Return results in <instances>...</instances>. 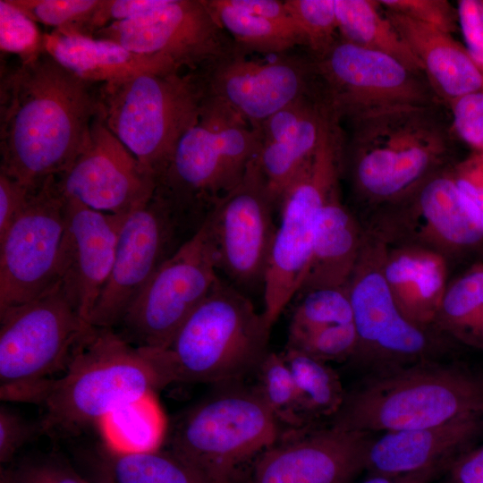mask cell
Returning a JSON list of instances; mask_svg holds the SVG:
<instances>
[{
	"label": "cell",
	"mask_w": 483,
	"mask_h": 483,
	"mask_svg": "<svg viewBox=\"0 0 483 483\" xmlns=\"http://www.w3.org/2000/svg\"><path fill=\"white\" fill-rule=\"evenodd\" d=\"M97 114V89L48 54L2 72L0 174L32 190L72 164Z\"/></svg>",
	"instance_id": "obj_1"
},
{
	"label": "cell",
	"mask_w": 483,
	"mask_h": 483,
	"mask_svg": "<svg viewBox=\"0 0 483 483\" xmlns=\"http://www.w3.org/2000/svg\"><path fill=\"white\" fill-rule=\"evenodd\" d=\"M163 387L150 349L130 344L114 328L92 326L44 395L40 434L75 436Z\"/></svg>",
	"instance_id": "obj_2"
},
{
	"label": "cell",
	"mask_w": 483,
	"mask_h": 483,
	"mask_svg": "<svg viewBox=\"0 0 483 483\" xmlns=\"http://www.w3.org/2000/svg\"><path fill=\"white\" fill-rule=\"evenodd\" d=\"M483 417V375L429 360L371 372L345 393L334 428L400 431Z\"/></svg>",
	"instance_id": "obj_3"
},
{
	"label": "cell",
	"mask_w": 483,
	"mask_h": 483,
	"mask_svg": "<svg viewBox=\"0 0 483 483\" xmlns=\"http://www.w3.org/2000/svg\"><path fill=\"white\" fill-rule=\"evenodd\" d=\"M438 107L400 108L352 123L344 155L360 199L394 204L448 165L452 131Z\"/></svg>",
	"instance_id": "obj_4"
},
{
	"label": "cell",
	"mask_w": 483,
	"mask_h": 483,
	"mask_svg": "<svg viewBox=\"0 0 483 483\" xmlns=\"http://www.w3.org/2000/svg\"><path fill=\"white\" fill-rule=\"evenodd\" d=\"M270 329L252 301L219 278L161 349L169 385L227 384L257 370L269 352Z\"/></svg>",
	"instance_id": "obj_5"
},
{
	"label": "cell",
	"mask_w": 483,
	"mask_h": 483,
	"mask_svg": "<svg viewBox=\"0 0 483 483\" xmlns=\"http://www.w3.org/2000/svg\"><path fill=\"white\" fill-rule=\"evenodd\" d=\"M206 97L203 74L144 72L100 84L97 115L158 183L179 140L197 123Z\"/></svg>",
	"instance_id": "obj_6"
},
{
	"label": "cell",
	"mask_w": 483,
	"mask_h": 483,
	"mask_svg": "<svg viewBox=\"0 0 483 483\" xmlns=\"http://www.w3.org/2000/svg\"><path fill=\"white\" fill-rule=\"evenodd\" d=\"M259 147L258 131L207 94L197 123L179 140L157 189L203 222L241 182Z\"/></svg>",
	"instance_id": "obj_7"
},
{
	"label": "cell",
	"mask_w": 483,
	"mask_h": 483,
	"mask_svg": "<svg viewBox=\"0 0 483 483\" xmlns=\"http://www.w3.org/2000/svg\"><path fill=\"white\" fill-rule=\"evenodd\" d=\"M278 435V420L258 388H232L191 409L174 427L168 451L208 483H240Z\"/></svg>",
	"instance_id": "obj_8"
},
{
	"label": "cell",
	"mask_w": 483,
	"mask_h": 483,
	"mask_svg": "<svg viewBox=\"0 0 483 483\" xmlns=\"http://www.w3.org/2000/svg\"><path fill=\"white\" fill-rule=\"evenodd\" d=\"M92 326L57 284L0 312V398L40 403Z\"/></svg>",
	"instance_id": "obj_9"
},
{
	"label": "cell",
	"mask_w": 483,
	"mask_h": 483,
	"mask_svg": "<svg viewBox=\"0 0 483 483\" xmlns=\"http://www.w3.org/2000/svg\"><path fill=\"white\" fill-rule=\"evenodd\" d=\"M344 151L340 123L326 119L313 156L282 196L280 224L263 282L262 313L271 327L303 283L318 215L339 187Z\"/></svg>",
	"instance_id": "obj_10"
},
{
	"label": "cell",
	"mask_w": 483,
	"mask_h": 483,
	"mask_svg": "<svg viewBox=\"0 0 483 483\" xmlns=\"http://www.w3.org/2000/svg\"><path fill=\"white\" fill-rule=\"evenodd\" d=\"M215 242L207 216L156 272L114 328L127 343L165 349L219 279Z\"/></svg>",
	"instance_id": "obj_11"
},
{
	"label": "cell",
	"mask_w": 483,
	"mask_h": 483,
	"mask_svg": "<svg viewBox=\"0 0 483 483\" xmlns=\"http://www.w3.org/2000/svg\"><path fill=\"white\" fill-rule=\"evenodd\" d=\"M312 62L323 99L339 122L346 118L353 123L391 110L443 104L424 74L341 38Z\"/></svg>",
	"instance_id": "obj_12"
},
{
	"label": "cell",
	"mask_w": 483,
	"mask_h": 483,
	"mask_svg": "<svg viewBox=\"0 0 483 483\" xmlns=\"http://www.w3.org/2000/svg\"><path fill=\"white\" fill-rule=\"evenodd\" d=\"M201 224L156 189L142 207L128 214L121 226L108 281L89 324L114 328L160 267Z\"/></svg>",
	"instance_id": "obj_13"
},
{
	"label": "cell",
	"mask_w": 483,
	"mask_h": 483,
	"mask_svg": "<svg viewBox=\"0 0 483 483\" xmlns=\"http://www.w3.org/2000/svg\"><path fill=\"white\" fill-rule=\"evenodd\" d=\"M382 246L365 234L346 285L357 334L352 359L371 372L427 360L432 352L428 331L409 321L395 303L381 268Z\"/></svg>",
	"instance_id": "obj_14"
},
{
	"label": "cell",
	"mask_w": 483,
	"mask_h": 483,
	"mask_svg": "<svg viewBox=\"0 0 483 483\" xmlns=\"http://www.w3.org/2000/svg\"><path fill=\"white\" fill-rule=\"evenodd\" d=\"M66 199L57 176L32 189L0 238V312L30 301L57 283Z\"/></svg>",
	"instance_id": "obj_15"
},
{
	"label": "cell",
	"mask_w": 483,
	"mask_h": 483,
	"mask_svg": "<svg viewBox=\"0 0 483 483\" xmlns=\"http://www.w3.org/2000/svg\"><path fill=\"white\" fill-rule=\"evenodd\" d=\"M95 38L145 55H160L179 70H207L234 51L203 0H161L152 11L113 22Z\"/></svg>",
	"instance_id": "obj_16"
},
{
	"label": "cell",
	"mask_w": 483,
	"mask_h": 483,
	"mask_svg": "<svg viewBox=\"0 0 483 483\" xmlns=\"http://www.w3.org/2000/svg\"><path fill=\"white\" fill-rule=\"evenodd\" d=\"M275 207L255 157L241 182L208 214L217 267L237 286L263 284L277 228Z\"/></svg>",
	"instance_id": "obj_17"
},
{
	"label": "cell",
	"mask_w": 483,
	"mask_h": 483,
	"mask_svg": "<svg viewBox=\"0 0 483 483\" xmlns=\"http://www.w3.org/2000/svg\"><path fill=\"white\" fill-rule=\"evenodd\" d=\"M63 194L92 209L125 216L154 195L157 178L97 117L68 168L57 176Z\"/></svg>",
	"instance_id": "obj_18"
},
{
	"label": "cell",
	"mask_w": 483,
	"mask_h": 483,
	"mask_svg": "<svg viewBox=\"0 0 483 483\" xmlns=\"http://www.w3.org/2000/svg\"><path fill=\"white\" fill-rule=\"evenodd\" d=\"M206 71L208 94L255 130L279 110L311 96L310 82L317 78L312 60L277 56L260 62L235 51Z\"/></svg>",
	"instance_id": "obj_19"
},
{
	"label": "cell",
	"mask_w": 483,
	"mask_h": 483,
	"mask_svg": "<svg viewBox=\"0 0 483 483\" xmlns=\"http://www.w3.org/2000/svg\"><path fill=\"white\" fill-rule=\"evenodd\" d=\"M369 435L331 426L275 444L256 458L240 483H351L365 470Z\"/></svg>",
	"instance_id": "obj_20"
},
{
	"label": "cell",
	"mask_w": 483,
	"mask_h": 483,
	"mask_svg": "<svg viewBox=\"0 0 483 483\" xmlns=\"http://www.w3.org/2000/svg\"><path fill=\"white\" fill-rule=\"evenodd\" d=\"M65 199L57 283L80 317L89 323L111 274L118 234L127 215L100 212Z\"/></svg>",
	"instance_id": "obj_21"
},
{
	"label": "cell",
	"mask_w": 483,
	"mask_h": 483,
	"mask_svg": "<svg viewBox=\"0 0 483 483\" xmlns=\"http://www.w3.org/2000/svg\"><path fill=\"white\" fill-rule=\"evenodd\" d=\"M411 222L421 230L423 245L437 250H465L483 241V224L459 191L447 165L430 174L402 200Z\"/></svg>",
	"instance_id": "obj_22"
},
{
	"label": "cell",
	"mask_w": 483,
	"mask_h": 483,
	"mask_svg": "<svg viewBox=\"0 0 483 483\" xmlns=\"http://www.w3.org/2000/svg\"><path fill=\"white\" fill-rule=\"evenodd\" d=\"M483 432V417L436 427L386 432L372 439L366 466L370 475L396 476L446 465L467 452Z\"/></svg>",
	"instance_id": "obj_23"
},
{
	"label": "cell",
	"mask_w": 483,
	"mask_h": 483,
	"mask_svg": "<svg viewBox=\"0 0 483 483\" xmlns=\"http://www.w3.org/2000/svg\"><path fill=\"white\" fill-rule=\"evenodd\" d=\"M381 268L402 315L428 330L435 324L448 286L445 256L417 243L388 250L383 242Z\"/></svg>",
	"instance_id": "obj_24"
},
{
	"label": "cell",
	"mask_w": 483,
	"mask_h": 483,
	"mask_svg": "<svg viewBox=\"0 0 483 483\" xmlns=\"http://www.w3.org/2000/svg\"><path fill=\"white\" fill-rule=\"evenodd\" d=\"M383 10L421 64L427 80L443 105L447 106L461 97L483 90L482 73L464 45L452 34Z\"/></svg>",
	"instance_id": "obj_25"
},
{
	"label": "cell",
	"mask_w": 483,
	"mask_h": 483,
	"mask_svg": "<svg viewBox=\"0 0 483 483\" xmlns=\"http://www.w3.org/2000/svg\"><path fill=\"white\" fill-rule=\"evenodd\" d=\"M46 53L82 80L109 83L144 72L181 71L160 55L140 54L103 38L67 34L53 30L44 33Z\"/></svg>",
	"instance_id": "obj_26"
},
{
	"label": "cell",
	"mask_w": 483,
	"mask_h": 483,
	"mask_svg": "<svg viewBox=\"0 0 483 483\" xmlns=\"http://www.w3.org/2000/svg\"><path fill=\"white\" fill-rule=\"evenodd\" d=\"M364 237L356 218L343 204L337 187L319 212L309 264L297 295L316 289L346 287Z\"/></svg>",
	"instance_id": "obj_27"
},
{
	"label": "cell",
	"mask_w": 483,
	"mask_h": 483,
	"mask_svg": "<svg viewBox=\"0 0 483 483\" xmlns=\"http://www.w3.org/2000/svg\"><path fill=\"white\" fill-rule=\"evenodd\" d=\"M328 112L321 100L286 139L270 142L260 140L256 159L276 206L279 207L283 194L313 156Z\"/></svg>",
	"instance_id": "obj_28"
},
{
	"label": "cell",
	"mask_w": 483,
	"mask_h": 483,
	"mask_svg": "<svg viewBox=\"0 0 483 483\" xmlns=\"http://www.w3.org/2000/svg\"><path fill=\"white\" fill-rule=\"evenodd\" d=\"M339 36L360 47L387 55L410 70L423 68L401 34L375 0H334ZM425 75V74H424Z\"/></svg>",
	"instance_id": "obj_29"
},
{
	"label": "cell",
	"mask_w": 483,
	"mask_h": 483,
	"mask_svg": "<svg viewBox=\"0 0 483 483\" xmlns=\"http://www.w3.org/2000/svg\"><path fill=\"white\" fill-rule=\"evenodd\" d=\"M204 4L218 25L232 36L237 53L284 54L297 45L305 46L296 26L250 13L231 0H205Z\"/></svg>",
	"instance_id": "obj_30"
},
{
	"label": "cell",
	"mask_w": 483,
	"mask_h": 483,
	"mask_svg": "<svg viewBox=\"0 0 483 483\" xmlns=\"http://www.w3.org/2000/svg\"><path fill=\"white\" fill-rule=\"evenodd\" d=\"M452 337L483 351V265L448 284L435 324Z\"/></svg>",
	"instance_id": "obj_31"
},
{
	"label": "cell",
	"mask_w": 483,
	"mask_h": 483,
	"mask_svg": "<svg viewBox=\"0 0 483 483\" xmlns=\"http://www.w3.org/2000/svg\"><path fill=\"white\" fill-rule=\"evenodd\" d=\"M104 461V479L111 483H208L169 451L113 449Z\"/></svg>",
	"instance_id": "obj_32"
},
{
	"label": "cell",
	"mask_w": 483,
	"mask_h": 483,
	"mask_svg": "<svg viewBox=\"0 0 483 483\" xmlns=\"http://www.w3.org/2000/svg\"><path fill=\"white\" fill-rule=\"evenodd\" d=\"M281 355L292 375L305 418L334 417L346 393L337 373L326 362L294 349L285 348Z\"/></svg>",
	"instance_id": "obj_33"
},
{
	"label": "cell",
	"mask_w": 483,
	"mask_h": 483,
	"mask_svg": "<svg viewBox=\"0 0 483 483\" xmlns=\"http://www.w3.org/2000/svg\"><path fill=\"white\" fill-rule=\"evenodd\" d=\"M300 295L291 318L288 339L353 323L346 287L316 289Z\"/></svg>",
	"instance_id": "obj_34"
},
{
	"label": "cell",
	"mask_w": 483,
	"mask_h": 483,
	"mask_svg": "<svg viewBox=\"0 0 483 483\" xmlns=\"http://www.w3.org/2000/svg\"><path fill=\"white\" fill-rule=\"evenodd\" d=\"M256 386L278 421L300 428L307 422L292 375L281 354L268 352L258 369Z\"/></svg>",
	"instance_id": "obj_35"
},
{
	"label": "cell",
	"mask_w": 483,
	"mask_h": 483,
	"mask_svg": "<svg viewBox=\"0 0 483 483\" xmlns=\"http://www.w3.org/2000/svg\"><path fill=\"white\" fill-rule=\"evenodd\" d=\"M35 22L55 30L88 37L90 21L102 0H11Z\"/></svg>",
	"instance_id": "obj_36"
},
{
	"label": "cell",
	"mask_w": 483,
	"mask_h": 483,
	"mask_svg": "<svg viewBox=\"0 0 483 483\" xmlns=\"http://www.w3.org/2000/svg\"><path fill=\"white\" fill-rule=\"evenodd\" d=\"M313 59L324 55L340 38L334 0H285Z\"/></svg>",
	"instance_id": "obj_37"
},
{
	"label": "cell",
	"mask_w": 483,
	"mask_h": 483,
	"mask_svg": "<svg viewBox=\"0 0 483 483\" xmlns=\"http://www.w3.org/2000/svg\"><path fill=\"white\" fill-rule=\"evenodd\" d=\"M0 49L14 54L22 64L46 53L44 34L32 19L11 0H0Z\"/></svg>",
	"instance_id": "obj_38"
},
{
	"label": "cell",
	"mask_w": 483,
	"mask_h": 483,
	"mask_svg": "<svg viewBox=\"0 0 483 483\" xmlns=\"http://www.w3.org/2000/svg\"><path fill=\"white\" fill-rule=\"evenodd\" d=\"M356 347L357 334L353 323L288 339L286 345V348L300 351L325 362L352 358Z\"/></svg>",
	"instance_id": "obj_39"
},
{
	"label": "cell",
	"mask_w": 483,
	"mask_h": 483,
	"mask_svg": "<svg viewBox=\"0 0 483 483\" xmlns=\"http://www.w3.org/2000/svg\"><path fill=\"white\" fill-rule=\"evenodd\" d=\"M383 9L452 34L459 28L457 9L446 0H379Z\"/></svg>",
	"instance_id": "obj_40"
},
{
	"label": "cell",
	"mask_w": 483,
	"mask_h": 483,
	"mask_svg": "<svg viewBox=\"0 0 483 483\" xmlns=\"http://www.w3.org/2000/svg\"><path fill=\"white\" fill-rule=\"evenodd\" d=\"M451 131L472 151L483 152V90L452 101Z\"/></svg>",
	"instance_id": "obj_41"
},
{
	"label": "cell",
	"mask_w": 483,
	"mask_h": 483,
	"mask_svg": "<svg viewBox=\"0 0 483 483\" xmlns=\"http://www.w3.org/2000/svg\"><path fill=\"white\" fill-rule=\"evenodd\" d=\"M1 469L8 483H91L69 464L55 458L29 460Z\"/></svg>",
	"instance_id": "obj_42"
},
{
	"label": "cell",
	"mask_w": 483,
	"mask_h": 483,
	"mask_svg": "<svg viewBox=\"0 0 483 483\" xmlns=\"http://www.w3.org/2000/svg\"><path fill=\"white\" fill-rule=\"evenodd\" d=\"M37 433L38 424L33 425L21 414L4 404L0 406V462L3 465L13 461L18 451Z\"/></svg>",
	"instance_id": "obj_43"
},
{
	"label": "cell",
	"mask_w": 483,
	"mask_h": 483,
	"mask_svg": "<svg viewBox=\"0 0 483 483\" xmlns=\"http://www.w3.org/2000/svg\"><path fill=\"white\" fill-rule=\"evenodd\" d=\"M453 180L483 224V152L472 151L451 165Z\"/></svg>",
	"instance_id": "obj_44"
},
{
	"label": "cell",
	"mask_w": 483,
	"mask_h": 483,
	"mask_svg": "<svg viewBox=\"0 0 483 483\" xmlns=\"http://www.w3.org/2000/svg\"><path fill=\"white\" fill-rule=\"evenodd\" d=\"M456 9L464 47L483 75V0H459Z\"/></svg>",
	"instance_id": "obj_45"
},
{
	"label": "cell",
	"mask_w": 483,
	"mask_h": 483,
	"mask_svg": "<svg viewBox=\"0 0 483 483\" xmlns=\"http://www.w3.org/2000/svg\"><path fill=\"white\" fill-rule=\"evenodd\" d=\"M161 0H102L95 13L88 37L94 35L113 22L132 20L155 9Z\"/></svg>",
	"instance_id": "obj_46"
},
{
	"label": "cell",
	"mask_w": 483,
	"mask_h": 483,
	"mask_svg": "<svg viewBox=\"0 0 483 483\" xmlns=\"http://www.w3.org/2000/svg\"><path fill=\"white\" fill-rule=\"evenodd\" d=\"M30 191L0 174V238L22 211Z\"/></svg>",
	"instance_id": "obj_47"
},
{
	"label": "cell",
	"mask_w": 483,
	"mask_h": 483,
	"mask_svg": "<svg viewBox=\"0 0 483 483\" xmlns=\"http://www.w3.org/2000/svg\"><path fill=\"white\" fill-rule=\"evenodd\" d=\"M447 470V483H483V445L461 454Z\"/></svg>",
	"instance_id": "obj_48"
},
{
	"label": "cell",
	"mask_w": 483,
	"mask_h": 483,
	"mask_svg": "<svg viewBox=\"0 0 483 483\" xmlns=\"http://www.w3.org/2000/svg\"><path fill=\"white\" fill-rule=\"evenodd\" d=\"M231 2L236 7L250 13L266 17L289 25H293L298 28L293 18L287 10L284 1L231 0Z\"/></svg>",
	"instance_id": "obj_49"
},
{
	"label": "cell",
	"mask_w": 483,
	"mask_h": 483,
	"mask_svg": "<svg viewBox=\"0 0 483 483\" xmlns=\"http://www.w3.org/2000/svg\"><path fill=\"white\" fill-rule=\"evenodd\" d=\"M448 468L446 465H436L402 475H370L362 483H431L441 472L448 470Z\"/></svg>",
	"instance_id": "obj_50"
},
{
	"label": "cell",
	"mask_w": 483,
	"mask_h": 483,
	"mask_svg": "<svg viewBox=\"0 0 483 483\" xmlns=\"http://www.w3.org/2000/svg\"><path fill=\"white\" fill-rule=\"evenodd\" d=\"M0 483H8L7 478L2 469L0 471Z\"/></svg>",
	"instance_id": "obj_51"
},
{
	"label": "cell",
	"mask_w": 483,
	"mask_h": 483,
	"mask_svg": "<svg viewBox=\"0 0 483 483\" xmlns=\"http://www.w3.org/2000/svg\"><path fill=\"white\" fill-rule=\"evenodd\" d=\"M98 483H111L110 481L106 480V479H104L103 481L101 482H98Z\"/></svg>",
	"instance_id": "obj_52"
}]
</instances>
